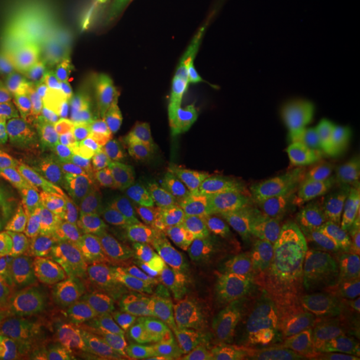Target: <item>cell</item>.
<instances>
[{"label": "cell", "instance_id": "6da1fadb", "mask_svg": "<svg viewBox=\"0 0 360 360\" xmlns=\"http://www.w3.org/2000/svg\"><path fill=\"white\" fill-rule=\"evenodd\" d=\"M284 270L296 345L309 354L336 310L354 300L356 278L333 232L312 220L286 234Z\"/></svg>", "mask_w": 360, "mask_h": 360}, {"label": "cell", "instance_id": "7a4b0ae2", "mask_svg": "<svg viewBox=\"0 0 360 360\" xmlns=\"http://www.w3.org/2000/svg\"><path fill=\"white\" fill-rule=\"evenodd\" d=\"M18 156L30 168L49 212L63 220L72 219L115 184L120 172V142L103 127L66 132L39 150Z\"/></svg>", "mask_w": 360, "mask_h": 360}, {"label": "cell", "instance_id": "3957f363", "mask_svg": "<svg viewBox=\"0 0 360 360\" xmlns=\"http://www.w3.org/2000/svg\"><path fill=\"white\" fill-rule=\"evenodd\" d=\"M130 319L165 336L180 354H200L208 335L210 300L200 295L182 269L144 264L129 296Z\"/></svg>", "mask_w": 360, "mask_h": 360}, {"label": "cell", "instance_id": "277c9868", "mask_svg": "<svg viewBox=\"0 0 360 360\" xmlns=\"http://www.w3.org/2000/svg\"><path fill=\"white\" fill-rule=\"evenodd\" d=\"M206 170L205 148L170 120L148 122L130 144V184L146 194L174 193L184 180Z\"/></svg>", "mask_w": 360, "mask_h": 360}, {"label": "cell", "instance_id": "5b68a950", "mask_svg": "<svg viewBox=\"0 0 360 360\" xmlns=\"http://www.w3.org/2000/svg\"><path fill=\"white\" fill-rule=\"evenodd\" d=\"M13 248L37 288L44 283L80 281L86 264L101 255L68 222L51 212L16 232Z\"/></svg>", "mask_w": 360, "mask_h": 360}, {"label": "cell", "instance_id": "8992f818", "mask_svg": "<svg viewBox=\"0 0 360 360\" xmlns=\"http://www.w3.org/2000/svg\"><path fill=\"white\" fill-rule=\"evenodd\" d=\"M40 309L58 347L72 360H101L96 352V321L90 296L80 281L39 284Z\"/></svg>", "mask_w": 360, "mask_h": 360}, {"label": "cell", "instance_id": "52a82bcc", "mask_svg": "<svg viewBox=\"0 0 360 360\" xmlns=\"http://www.w3.org/2000/svg\"><path fill=\"white\" fill-rule=\"evenodd\" d=\"M139 212V193L127 179H118L72 219L65 220L101 252L127 243L132 220Z\"/></svg>", "mask_w": 360, "mask_h": 360}, {"label": "cell", "instance_id": "ba28073f", "mask_svg": "<svg viewBox=\"0 0 360 360\" xmlns=\"http://www.w3.org/2000/svg\"><path fill=\"white\" fill-rule=\"evenodd\" d=\"M262 321H272L270 296L262 284L248 276L219 284L210 300V345Z\"/></svg>", "mask_w": 360, "mask_h": 360}, {"label": "cell", "instance_id": "9c48e42d", "mask_svg": "<svg viewBox=\"0 0 360 360\" xmlns=\"http://www.w3.org/2000/svg\"><path fill=\"white\" fill-rule=\"evenodd\" d=\"M80 283L84 284L94 309L96 352L101 360H108V356L120 347L124 328L130 321L129 300L104 269L103 252L86 264Z\"/></svg>", "mask_w": 360, "mask_h": 360}, {"label": "cell", "instance_id": "30bf717a", "mask_svg": "<svg viewBox=\"0 0 360 360\" xmlns=\"http://www.w3.org/2000/svg\"><path fill=\"white\" fill-rule=\"evenodd\" d=\"M219 196L210 179V172L202 170L184 180L168 200L165 219L179 245L202 243L206 231L217 214Z\"/></svg>", "mask_w": 360, "mask_h": 360}, {"label": "cell", "instance_id": "8fae6325", "mask_svg": "<svg viewBox=\"0 0 360 360\" xmlns=\"http://www.w3.org/2000/svg\"><path fill=\"white\" fill-rule=\"evenodd\" d=\"M49 214L30 168L11 148L0 153V234L18 232L28 222Z\"/></svg>", "mask_w": 360, "mask_h": 360}, {"label": "cell", "instance_id": "7c38bea8", "mask_svg": "<svg viewBox=\"0 0 360 360\" xmlns=\"http://www.w3.org/2000/svg\"><path fill=\"white\" fill-rule=\"evenodd\" d=\"M0 350H11L25 360L58 350V340L44 312L34 304L0 307Z\"/></svg>", "mask_w": 360, "mask_h": 360}, {"label": "cell", "instance_id": "4fadbf2b", "mask_svg": "<svg viewBox=\"0 0 360 360\" xmlns=\"http://www.w3.org/2000/svg\"><path fill=\"white\" fill-rule=\"evenodd\" d=\"M127 246L148 266L180 269V245L170 232L165 214L158 210H139L132 220Z\"/></svg>", "mask_w": 360, "mask_h": 360}, {"label": "cell", "instance_id": "5bb4252c", "mask_svg": "<svg viewBox=\"0 0 360 360\" xmlns=\"http://www.w3.org/2000/svg\"><path fill=\"white\" fill-rule=\"evenodd\" d=\"M352 302L336 310L310 348L312 360H360V326L352 314Z\"/></svg>", "mask_w": 360, "mask_h": 360}, {"label": "cell", "instance_id": "9a60e30c", "mask_svg": "<svg viewBox=\"0 0 360 360\" xmlns=\"http://www.w3.org/2000/svg\"><path fill=\"white\" fill-rule=\"evenodd\" d=\"M212 360H283V350L272 330V321L246 326L245 330L212 342Z\"/></svg>", "mask_w": 360, "mask_h": 360}, {"label": "cell", "instance_id": "2e32d148", "mask_svg": "<svg viewBox=\"0 0 360 360\" xmlns=\"http://www.w3.org/2000/svg\"><path fill=\"white\" fill-rule=\"evenodd\" d=\"M37 295V283L20 264L13 246L0 234V307L34 304Z\"/></svg>", "mask_w": 360, "mask_h": 360}, {"label": "cell", "instance_id": "e0dca14e", "mask_svg": "<svg viewBox=\"0 0 360 360\" xmlns=\"http://www.w3.org/2000/svg\"><path fill=\"white\" fill-rule=\"evenodd\" d=\"M180 269L206 300H212L219 288V272L205 243L180 245Z\"/></svg>", "mask_w": 360, "mask_h": 360}, {"label": "cell", "instance_id": "ac0fdd59", "mask_svg": "<svg viewBox=\"0 0 360 360\" xmlns=\"http://www.w3.org/2000/svg\"><path fill=\"white\" fill-rule=\"evenodd\" d=\"M120 347L127 348L136 360H176L180 356L179 348L168 342L165 336L132 319L124 328Z\"/></svg>", "mask_w": 360, "mask_h": 360}, {"label": "cell", "instance_id": "d6986e66", "mask_svg": "<svg viewBox=\"0 0 360 360\" xmlns=\"http://www.w3.org/2000/svg\"><path fill=\"white\" fill-rule=\"evenodd\" d=\"M103 260L106 272L110 274V278L127 295V300H129V296L132 295V290L136 288V284L141 281L144 260L127 245L103 252Z\"/></svg>", "mask_w": 360, "mask_h": 360}, {"label": "cell", "instance_id": "ffe728a7", "mask_svg": "<svg viewBox=\"0 0 360 360\" xmlns=\"http://www.w3.org/2000/svg\"><path fill=\"white\" fill-rule=\"evenodd\" d=\"M360 32V0H345L338 13L333 42L336 46H345L352 37Z\"/></svg>", "mask_w": 360, "mask_h": 360}, {"label": "cell", "instance_id": "44dd1931", "mask_svg": "<svg viewBox=\"0 0 360 360\" xmlns=\"http://www.w3.org/2000/svg\"><path fill=\"white\" fill-rule=\"evenodd\" d=\"M25 360H72L68 354H65L63 350H54V352H42V354H34V356H28Z\"/></svg>", "mask_w": 360, "mask_h": 360}, {"label": "cell", "instance_id": "7402d4cb", "mask_svg": "<svg viewBox=\"0 0 360 360\" xmlns=\"http://www.w3.org/2000/svg\"><path fill=\"white\" fill-rule=\"evenodd\" d=\"M322 0H292V6L300 8V11H310L314 6H319Z\"/></svg>", "mask_w": 360, "mask_h": 360}, {"label": "cell", "instance_id": "603a6c76", "mask_svg": "<svg viewBox=\"0 0 360 360\" xmlns=\"http://www.w3.org/2000/svg\"><path fill=\"white\" fill-rule=\"evenodd\" d=\"M108 360H136V359H134V356L130 354V352H129V350H127V348L118 347V348H116V350H115V352H112V354L108 356Z\"/></svg>", "mask_w": 360, "mask_h": 360}, {"label": "cell", "instance_id": "cb8c5ba5", "mask_svg": "<svg viewBox=\"0 0 360 360\" xmlns=\"http://www.w3.org/2000/svg\"><path fill=\"white\" fill-rule=\"evenodd\" d=\"M176 360H212L210 356H202V354H191V352H184L180 354Z\"/></svg>", "mask_w": 360, "mask_h": 360}, {"label": "cell", "instance_id": "d4e9b609", "mask_svg": "<svg viewBox=\"0 0 360 360\" xmlns=\"http://www.w3.org/2000/svg\"><path fill=\"white\" fill-rule=\"evenodd\" d=\"M0 360H22L18 354H14L11 350H0Z\"/></svg>", "mask_w": 360, "mask_h": 360}, {"label": "cell", "instance_id": "484cf974", "mask_svg": "<svg viewBox=\"0 0 360 360\" xmlns=\"http://www.w3.org/2000/svg\"><path fill=\"white\" fill-rule=\"evenodd\" d=\"M283 360H312L309 354H298V356H288V359H283Z\"/></svg>", "mask_w": 360, "mask_h": 360}]
</instances>
